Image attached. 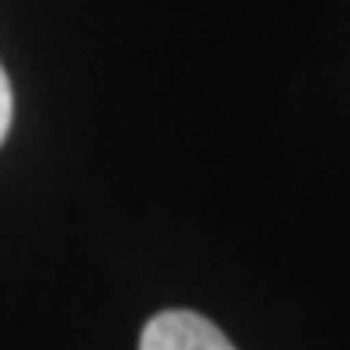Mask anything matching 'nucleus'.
Returning <instances> with one entry per match:
<instances>
[{"label":"nucleus","mask_w":350,"mask_h":350,"mask_svg":"<svg viewBox=\"0 0 350 350\" xmlns=\"http://www.w3.org/2000/svg\"><path fill=\"white\" fill-rule=\"evenodd\" d=\"M139 350H236L226 332L197 311H161L139 332Z\"/></svg>","instance_id":"obj_1"},{"label":"nucleus","mask_w":350,"mask_h":350,"mask_svg":"<svg viewBox=\"0 0 350 350\" xmlns=\"http://www.w3.org/2000/svg\"><path fill=\"white\" fill-rule=\"evenodd\" d=\"M11 115H14L11 83H8V72L0 68V143H4V136H8V129H11Z\"/></svg>","instance_id":"obj_2"}]
</instances>
